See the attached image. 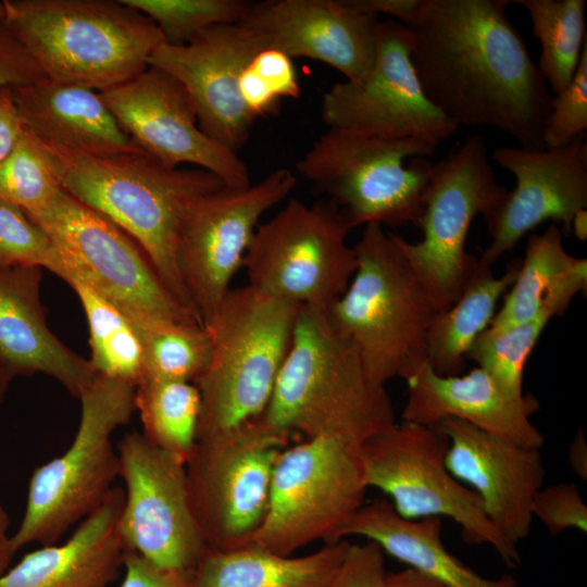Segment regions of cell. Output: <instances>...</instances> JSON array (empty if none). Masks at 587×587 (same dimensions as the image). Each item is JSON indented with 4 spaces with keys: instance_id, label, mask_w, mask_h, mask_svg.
Wrapping results in <instances>:
<instances>
[{
    "instance_id": "obj_1",
    "label": "cell",
    "mask_w": 587,
    "mask_h": 587,
    "mask_svg": "<svg viewBox=\"0 0 587 587\" xmlns=\"http://www.w3.org/2000/svg\"><path fill=\"white\" fill-rule=\"evenodd\" d=\"M507 0H424L411 60L428 100L458 127L485 126L546 149L552 95L511 23Z\"/></svg>"
},
{
    "instance_id": "obj_2",
    "label": "cell",
    "mask_w": 587,
    "mask_h": 587,
    "mask_svg": "<svg viewBox=\"0 0 587 587\" xmlns=\"http://www.w3.org/2000/svg\"><path fill=\"white\" fill-rule=\"evenodd\" d=\"M37 140L62 188L134 239L166 288L193 312L177 266L178 236L193 203L225 184L198 167L167 166L142 150L97 157Z\"/></svg>"
},
{
    "instance_id": "obj_3",
    "label": "cell",
    "mask_w": 587,
    "mask_h": 587,
    "mask_svg": "<svg viewBox=\"0 0 587 587\" xmlns=\"http://www.w3.org/2000/svg\"><path fill=\"white\" fill-rule=\"evenodd\" d=\"M260 417L288 437L332 436L359 446L397 423L386 387L370 379L358 349L333 327L327 310L304 307Z\"/></svg>"
},
{
    "instance_id": "obj_4",
    "label": "cell",
    "mask_w": 587,
    "mask_h": 587,
    "mask_svg": "<svg viewBox=\"0 0 587 587\" xmlns=\"http://www.w3.org/2000/svg\"><path fill=\"white\" fill-rule=\"evenodd\" d=\"M4 22L47 78L104 91L145 71L164 42L122 0H3Z\"/></svg>"
},
{
    "instance_id": "obj_5",
    "label": "cell",
    "mask_w": 587,
    "mask_h": 587,
    "mask_svg": "<svg viewBox=\"0 0 587 587\" xmlns=\"http://www.w3.org/2000/svg\"><path fill=\"white\" fill-rule=\"evenodd\" d=\"M353 247L357 271L327 317L355 346L370 379L386 387L426 362L427 333L438 312L390 232L365 225Z\"/></svg>"
},
{
    "instance_id": "obj_6",
    "label": "cell",
    "mask_w": 587,
    "mask_h": 587,
    "mask_svg": "<svg viewBox=\"0 0 587 587\" xmlns=\"http://www.w3.org/2000/svg\"><path fill=\"white\" fill-rule=\"evenodd\" d=\"M301 308L249 285L225 295L204 326L212 350L195 383L201 399L197 441L224 435L263 414Z\"/></svg>"
},
{
    "instance_id": "obj_7",
    "label": "cell",
    "mask_w": 587,
    "mask_h": 587,
    "mask_svg": "<svg viewBox=\"0 0 587 587\" xmlns=\"http://www.w3.org/2000/svg\"><path fill=\"white\" fill-rule=\"evenodd\" d=\"M78 399L80 417L72 444L30 477L23 519L10 538L13 553L28 544H55L115 487L120 462L111 438L135 411V386L98 374Z\"/></svg>"
},
{
    "instance_id": "obj_8",
    "label": "cell",
    "mask_w": 587,
    "mask_h": 587,
    "mask_svg": "<svg viewBox=\"0 0 587 587\" xmlns=\"http://www.w3.org/2000/svg\"><path fill=\"white\" fill-rule=\"evenodd\" d=\"M437 146L328 129L299 160L297 171L344 215L350 229L369 224L419 226L422 196Z\"/></svg>"
},
{
    "instance_id": "obj_9",
    "label": "cell",
    "mask_w": 587,
    "mask_h": 587,
    "mask_svg": "<svg viewBox=\"0 0 587 587\" xmlns=\"http://www.w3.org/2000/svg\"><path fill=\"white\" fill-rule=\"evenodd\" d=\"M508 191L496 179L483 137L469 136L433 164L422 196V239L409 242L390 233L438 313L458 300L478 264L465 250L474 217L490 215Z\"/></svg>"
},
{
    "instance_id": "obj_10",
    "label": "cell",
    "mask_w": 587,
    "mask_h": 587,
    "mask_svg": "<svg viewBox=\"0 0 587 587\" xmlns=\"http://www.w3.org/2000/svg\"><path fill=\"white\" fill-rule=\"evenodd\" d=\"M361 446L332 436L285 448L272 474L270 499L252 545L294 555L337 532L365 503Z\"/></svg>"
},
{
    "instance_id": "obj_11",
    "label": "cell",
    "mask_w": 587,
    "mask_h": 587,
    "mask_svg": "<svg viewBox=\"0 0 587 587\" xmlns=\"http://www.w3.org/2000/svg\"><path fill=\"white\" fill-rule=\"evenodd\" d=\"M33 221L51 237L58 250V261L51 272L63 280H83L116 305L129 321L202 324L166 288L134 239L64 189L49 209Z\"/></svg>"
},
{
    "instance_id": "obj_12",
    "label": "cell",
    "mask_w": 587,
    "mask_h": 587,
    "mask_svg": "<svg viewBox=\"0 0 587 587\" xmlns=\"http://www.w3.org/2000/svg\"><path fill=\"white\" fill-rule=\"evenodd\" d=\"M448 438L435 427L395 423L361 446L366 486L388 496L403 519H451L469 542L487 544L507 566H517V546L496 529L477 495L448 470Z\"/></svg>"
},
{
    "instance_id": "obj_13",
    "label": "cell",
    "mask_w": 587,
    "mask_h": 587,
    "mask_svg": "<svg viewBox=\"0 0 587 587\" xmlns=\"http://www.w3.org/2000/svg\"><path fill=\"white\" fill-rule=\"evenodd\" d=\"M330 201L290 199L259 224L242 261L248 285L300 307L327 310L358 267L350 232Z\"/></svg>"
},
{
    "instance_id": "obj_14",
    "label": "cell",
    "mask_w": 587,
    "mask_h": 587,
    "mask_svg": "<svg viewBox=\"0 0 587 587\" xmlns=\"http://www.w3.org/2000/svg\"><path fill=\"white\" fill-rule=\"evenodd\" d=\"M288 436L259 416L232 432L197 441L186 463L190 503L209 549L252 545L265 516L274 465Z\"/></svg>"
},
{
    "instance_id": "obj_15",
    "label": "cell",
    "mask_w": 587,
    "mask_h": 587,
    "mask_svg": "<svg viewBox=\"0 0 587 587\" xmlns=\"http://www.w3.org/2000/svg\"><path fill=\"white\" fill-rule=\"evenodd\" d=\"M296 185L290 170L277 168L258 183L209 192L188 211L177 241V266L189 303L203 326L229 291L260 218Z\"/></svg>"
},
{
    "instance_id": "obj_16",
    "label": "cell",
    "mask_w": 587,
    "mask_h": 587,
    "mask_svg": "<svg viewBox=\"0 0 587 587\" xmlns=\"http://www.w3.org/2000/svg\"><path fill=\"white\" fill-rule=\"evenodd\" d=\"M321 116L328 129L435 146L459 128L424 93L411 60L410 29L394 20L379 22L367 76L330 87L323 95Z\"/></svg>"
},
{
    "instance_id": "obj_17",
    "label": "cell",
    "mask_w": 587,
    "mask_h": 587,
    "mask_svg": "<svg viewBox=\"0 0 587 587\" xmlns=\"http://www.w3.org/2000/svg\"><path fill=\"white\" fill-rule=\"evenodd\" d=\"M117 455L125 485L118 519L125 551L190 572L207 546L192 512L186 464L136 430L122 438Z\"/></svg>"
},
{
    "instance_id": "obj_18",
    "label": "cell",
    "mask_w": 587,
    "mask_h": 587,
    "mask_svg": "<svg viewBox=\"0 0 587 587\" xmlns=\"http://www.w3.org/2000/svg\"><path fill=\"white\" fill-rule=\"evenodd\" d=\"M101 95L135 145L163 164H192L227 187L251 184L245 162L201 130L188 92L164 71L148 66Z\"/></svg>"
},
{
    "instance_id": "obj_19",
    "label": "cell",
    "mask_w": 587,
    "mask_h": 587,
    "mask_svg": "<svg viewBox=\"0 0 587 587\" xmlns=\"http://www.w3.org/2000/svg\"><path fill=\"white\" fill-rule=\"evenodd\" d=\"M266 48L264 37L243 23L221 24L187 45L160 43L148 64L179 82L191 99L201 130L237 152L257 120L242 100L241 75L252 58Z\"/></svg>"
},
{
    "instance_id": "obj_20",
    "label": "cell",
    "mask_w": 587,
    "mask_h": 587,
    "mask_svg": "<svg viewBox=\"0 0 587 587\" xmlns=\"http://www.w3.org/2000/svg\"><path fill=\"white\" fill-rule=\"evenodd\" d=\"M491 158L515 176L516 185L485 218L491 241L482 263L491 266L548 220L562 224V235H571L575 214L587 208L585 135L560 148L499 147Z\"/></svg>"
},
{
    "instance_id": "obj_21",
    "label": "cell",
    "mask_w": 587,
    "mask_h": 587,
    "mask_svg": "<svg viewBox=\"0 0 587 587\" xmlns=\"http://www.w3.org/2000/svg\"><path fill=\"white\" fill-rule=\"evenodd\" d=\"M449 440L450 473L479 498L485 514L511 544L524 540L534 521L532 504L544 486L540 449L517 445L469 423L446 419L434 426Z\"/></svg>"
},
{
    "instance_id": "obj_22",
    "label": "cell",
    "mask_w": 587,
    "mask_h": 587,
    "mask_svg": "<svg viewBox=\"0 0 587 587\" xmlns=\"http://www.w3.org/2000/svg\"><path fill=\"white\" fill-rule=\"evenodd\" d=\"M378 16L351 0H268L251 3L245 25L289 58L321 61L347 82L365 78L375 61Z\"/></svg>"
},
{
    "instance_id": "obj_23",
    "label": "cell",
    "mask_w": 587,
    "mask_h": 587,
    "mask_svg": "<svg viewBox=\"0 0 587 587\" xmlns=\"http://www.w3.org/2000/svg\"><path fill=\"white\" fill-rule=\"evenodd\" d=\"M405 382L403 422L434 427L455 419L521 446H544V435L530 421L539 410L537 398L532 394L510 397L478 366L465 374L444 376L425 362Z\"/></svg>"
},
{
    "instance_id": "obj_24",
    "label": "cell",
    "mask_w": 587,
    "mask_h": 587,
    "mask_svg": "<svg viewBox=\"0 0 587 587\" xmlns=\"http://www.w3.org/2000/svg\"><path fill=\"white\" fill-rule=\"evenodd\" d=\"M41 278L39 266H0V364L12 377L48 375L78 398L98 374L49 328Z\"/></svg>"
},
{
    "instance_id": "obj_25",
    "label": "cell",
    "mask_w": 587,
    "mask_h": 587,
    "mask_svg": "<svg viewBox=\"0 0 587 587\" xmlns=\"http://www.w3.org/2000/svg\"><path fill=\"white\" fill-rule=\"evenodd\" d=\"M124 490L114 487L62 545L41 546L0 576V587H108L124 565Z\"/></svg>"
},
{
    "instance_id": "obj_26",
    "label": "cell",
    "mask_w": 587,
    "mask_h": 587,
    "mask_svg": "<svg viewBox=\"0 0 587 587\" xmlns=\"http://www.w3.org/2000/svg\"><path fill=\"white\" fill-rule=\"evenodd\" d=\"M25 128L43 142L88 155L140 151L100 91L45 78L11 88Z\"/></svg>"
},
{
    "instance_id": "obj_27",
    "label": "cell",
    "mask_w": 587,
    "mask_h": 587,
    "mask_svg": "<svg viewBox=\"0 0 587 587\" xmlns=\"http://www.w3.org/2000/svg\"><path fill=\"white\" fill-rule=\"evenodd\" d=\"M442 520L400 516L386 498L364 503L337 532L334 542L359 536L376 542L390 557L448 587H517L512 575L487 578L448 551Z\"/></svg>"
},
{
    "instance_id": "obj_28",
    "label": "cell",
    "mask_w": 587,
    "mask_h": 587,
    "mask_svg": "<svg viewBox=\"0 0 587 587\" xmlns=\"http://www.w3.org/2000/svg\"><path fill=\"white\" fill-rule=\"evenodd\" d=\"M348 540L304 555H282L257 546L232 551L207 548L189 574L188 587H327Z\"/></svg>"
},
{
    "instance_id": "obj_29",
    "label": "cell",
    "mask_w": 587,
    "mask_h": 587,
    "mask_svg": "<svg viewBox=\"0 0 587 587\" xmlns=\"http://www.w3.org/2000/svg\"><path fill=\"white\" fill-rule=\"evenodd\" d=\"M520 262L511 261L507 271L497 277L490 265L478 260L458 300L437 313L426 338V363L435 373L462 374L472 345L489 326L499 299L516 277Z\"/></svg>"
},
{
    "instance_id": "obj_30",
    "label": "cell",
    "mask_w": 587,
    "mask_h": 587,
    "mask_svg": "<svg viewBox=\"0 0 587 587\" xmlns=\"http://www.w3.org/2000/svg\"><path fill=\"white\" fill-rule=\"evenodd\" d=\"M580 260L565 250L562 233L555 224L549 225L542 234H532L516 277L488 327L501 329L528 321L548 307L555 309L559 315L564 314L570 303L549 295Z\"/></svg>"
},
{
    "instance_id": "obj_31",
    "label": "cell",
    "mask_w": 587,
    "mask_h": 587,
    "mask_svg": "<svg viewBox=\"0 0 587 587\" xmlns=\"http://www.w3.org/2000/svg\"><path fill=\"white\" fill-rule=\"evenodd\" d=\"M200 408V394L193 383L142 379L135 387V410L142 423V435L184 464L197 445Z\"/></svg>"
},
{
    "instance_id": "obj_32",
    "label": "cell",
    "mask_w": 587,
    "mask_h": 587,
    "mask_svg": "<svg viewBox=\"0 0 587 587\" xmlns=\"http://www.w3.org/2000/svg\"><path fill=\"white\" fill-rule=\"evenodd\" d=\"M66 283L77 295L86 315L89 361L95 371L136 387L143 376V354L133 324L116 305L83 280L72 278Z\"/></svg>"
},
{
    "instance_id": "obj_33",
    "label": "cell",
    "mask_w": 587,
    "mask_h": 587,
    "mask_svg": "<svg viewBox=\"0 0 587 587\" xmlns=\"http://www.w3.org/2000/svg\"><path fill=\"white\" fill-rule=\"evenodd\" d=\"M541 47L537 67L553 92L572 80L586 42L585 0H516Z\"/></svg>"
},
{
    "instance_id": "obj_34",
    "label": "cell",
    "mask_w": 587,
    "mask_h": 587,
    "mask_svg": "<svg viewBox=\"0 0 587 587\" xmlns=\"http://www.w3.org/2000/svg\"><path fill=\"white\" fill-rule=\"evenodd\" d=\"M130 323L142 349V379L195 384L207 369L212 345L202 324L165 320Z\"/></svg>"
},
{
    "instance_id": "obj_35",
    "label": "cell",
    "mask_w": 587,
    "mask_h": 587,
    "mask_svg": "<svg viewBox=\"0 0 587 587\" xmlns=\"http://www.w3.org/2000/svg\"><path fill=\"white\" fill-rule=\"evenodd\" d=\"M551 307L533 319L501 329L487 327L474 341L467 360H473L512 398H522L523 374L528 357L551 319Z\"/></svg>"
},
{
    "instance_id": "obj_36",
    "label": "cell",
    "mask_w": 587,
    "mask_h": 587,
    "mask_svg": "<svg viewBox=\"0 0 587 587\" xmlns=\"http://www.w3.org/2000/svg\"><path fill=\"white\" fill-rule=\"evenodd\" d=\"M62 189L39 141L25 128L0 164V200L35 220L49 209Z\"/></svg>"
},
{
    "instance_id": "obj_37",
    "label": "cell",
    "mask_w": 587,
    "mask_h": 587,
    "mask_svg": "<svg viewBox=\"0 0 587 587\" xmlns=\"http://www.w3.org/2000/svg\"><path fill=\"white\" fill-rule=\"evenodd\" d=\"M142 13L161 32L164 42L189 43L204 30L241 22L251 2L241 0H122Z\"/></svg>"
},
{
    "instance_id": "obj_38",
    "label": "cell",
    "mask_w": 587,
    "mask_h": 587,
    "mask_svg": "<svg viewBox=\"0 0 587 587\" xmlns=\"http://www.w3.org/2000/svg\"><path fill=\"white\" fill-rule=\"evenodd\" d=\"M240 92L255 118L276 109L282 98L297 97L300 88L292 59L276 49H263L246 65Z\"/></svg>"
},
{
    "instance_id": "obj_39",
    "label": "cell",
    "mask_w": 587,
    "mask_h": 587,
    "mask_svg": "<svg viewBox=\"0 0 587 587\" xmlns=\"http://www.w3.org/2000/svg\"><path fill=\"white\" fill-rule=\"evenodd\" d=\"M58 251L49 234L17 207L0 200V266L52 270Z\"/></svg>"
},
{
    "instance_id": "obj_40",
    "label": "cell",
    "mask_w": 587,
    "mask_h": 587,
    "mask_svg": "<svg viewBox=\"0 0 587 587\" xmlns=\"http://www.w3.org/2000/svg\"><path fill=\"white\" fill-rule=\"evenodd\" d=\"M587 129V43L570 84L552 97L545 123L542 140L546 148L567 146Z\"/></svg>"
},
{
    "instance_id": "obj_41",
    "label": "cell",
    "mask_w": 587,
    "mask_h": 587,
    "mask_svg": "<svg viewBox=\"0 0 587 587\" xmlns=\"http://www.w3.org/2000/svg\"><path fill=\"white\" fill-rule=\"evenodd\" d=\"M532 514L553 537L569 529L587 532V507L574 483L542 486L533 500Z\"/></svg>"
},
{
    "instance_id": "obj_42",
    "label": "cell",
    "mask_w": 587,
    "mask_h": 587,
    "mask_svg": "<svg viewBox=\"0 0 587 587\" xmlns=\"http://www.w3.org/2000/svg\"><path fill=\"white\" fill-rule=\"evenodd\" d=\"M386 575L385 552L376 542H348L327 587H384Z\"/></svg>"
},
{
    "instance_id": "obj_43",
    "label": "cell",
    "mask_w": 587,
    "mask_h": 587,
    "mask_svg": "<svg viewBox=\"0 0 587 587\" xmlns=\"http://www.w3.org/2000/svg\"><path fill=\"white\" fill-rule=\"evenodd\" d=\"M47 78L23 48L4 20L0 22V91L35 84Z\"/></svg>"
},
{
    "instance_id": "obj_44",
    "label": "cell",
    "mask_w": 587,
    "mask_h": 587,
    "mask_svg": "<svg viewBox=\"0 0 587 587\" xmlns=\"http://www.w3.org/2000/svg\"><path fill=\"white\" fill-rule=\"evenodd\" d=\"M121 587H188L190 572L160 567L135 552H125Z\"/></svg>"
},
{
    "instance_id": "obj_45",
    "label": "cell",
    "mask_w": 587,
    "mask_h": 587,
    "mask_svg": "<svg viewBox=\"0 0 587 587\" xmlns=\"http://www.w3.org/2000/svg\"><path fill=\"white\" fill-rule=\"evenodd\" d=\"M25 130L11 88L0 91V164L9 157Z\"/></svg>"
},
{
    "instance_id": "obj_46",
    "label": "cell",
    "mask_w": 587,
    "mask_h": 587,
    "mask_svg": "<svg viewBox=\"0 0 587 587\" xmlns=\"http://www.w3.org/2000/svg\"><path fill=\"white\" fill-rule=\"evenodd\" d=\"M424 0H351L357 8L379 16L386 14L404 26H410L419 15Z\"/></svg>"
},
{
    "instance_id": "obj_47",
    "label": "cell",
    "mask_w": 587,
    "mask_h": 587,
    "mask_svg": "<svg viewBox=\"0 0 587 587\" xmlns=\"http://www.w3.org/2000/svg\"><path fill=\"white\" fill-rule=\"evenodd\" d=\"M384 587H448L441 582L415 570H404L387 573Z\"/></svg>"
},
{
    "instance_id": "obj_48",
    "label": "cell",
    "mask_w": 587,
    "mask_h": 587,
    "mask_svg": "<svg viewBox=\"0 0 587 587\" xmlns=\"http://www.w3.org/2000/svg\"><path fill=\"white\" fill-rule=\"evenodd\" d=\"M567 461L572 472L582 480L587 479V442L582 429H578L570 444Z\"/></svg>"
},
{
    "instance_id": "obj_49",
    "label": "cell",
    "mask_w": 587,
    "mask_h": 587,
    "mask_svg": "<svg viewBox=\"0 0 587 587\" xmlns=\"http://www.w3.org/2000/svg\"><path fill=\"white\" fill-rule=\"evenodd\" d=\"M8 515L0 504V576L4 573L11 557L14 554L11 549V537L8 535Z\"/></svg>"
},
{
    "instance_id": "obj_50",
    "label": "cell",
    "mask_w": 587,
    "mask_h": 587,
    "mask_svg": "<svg viewBox=\"0 0 587 587\" xmlns=\"http://www.w3.org/2000/svg\"><path fill=\"white\" fill-rule=\"evenodd\" d=\"M571 234H574V236L580 241L586 240L587 238V211L586 209L580 210L575 214L572 221Z\"/></svg>"
},
{
    "instance_id": "obj_51",
    "label": "cell",
    "mask_w": 587,
    "mask_h": 587,
    "mask_svg": "<svg viewBox=\"0 0 587 587\" xmlns=\"http://www.w3.org/2000/svg\"><path fill=\"white\" fill-rule=\"evenodd\" d=\"M10 378H12V376L0 364V401Z\"/></svg>"
},
{
    "instance_id": "obj_52",
    "label": "cell",
    "mask_w": 587,
    "mask_h": 587,
    "mask_svg": "<svg viewBox=\"0 0 587 587\" xmlns=\"http://www.w3.org/2000/svg\"><path fill=\"white\" fill-rule=\"evenodd\" d=\"M4 20V4L3 1H0V22Z\"/></svg>"
}]
</instances>
